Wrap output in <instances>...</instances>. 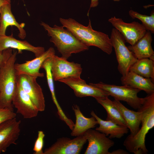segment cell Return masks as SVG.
Here are the masks:
<instances>
[{
	"instance_id": "cell-8",
	"label": "cell",
	"mask_w": 154,
	"mask_h": 154,
	"mask_svg": "<svg viewBox=\"0 0 154 154\" xmlns=\"http://www.w3.org/2000/svg\"><path fill=\"white\" fill-rule=\"evenodd\" d=\"M108 21L121 34L125 41L131 45L142 38L147 31L142 24L136 21L126 23L121 19L115 16L111 17Z\"/></svg>"
},
{
	"instance_id": "cell-21",
	"label": "cell",
	"mask_w": 154,
	"mask_h": 154,
	"mask_svg": "<svg viewBox=\"0 0 154 154\" xmlns=\"http://www.w3.org/2000/svg\"><path fill=\"white\" fill-rule=\"evenodd\" d=\"M90 114L99 125L95 130L105 134L106 136L109 135L110 138H120L128 133L129 129L127 127L119 125L110 120H103L93 111L91 112Z\"/></svg>"
},
{
	"instance_id": "cell-20",
	"label": "cell",
	"mask_w": 154,
	"mask_h": 154,
	"mask_svg": "<svg viewBox=\"0 0 154 154\" xmlns=\"http://www.w3.org/2000/svg\"><path fill=\"white\" fill-rule=\"evenodd\" d=\"M114 104L119 111L126 125L129 130L130 135L134 136L137 132L141 124V112L130 110L127 108L120 101L114 99Z\"/></svg>"
},
{
	"instance_id": "cell-2",
	"label": "cell",
	"mask_w": 154,
	"mask_h": 154,
	"mask_svg": "<svg viewBox=\"0 0 154 154\" xmlns=\"http://www.w3.org/2000/svg\"><path fill=\"white\" fill-rule=\"evenodd\" d=\"M59 20L64 27L84 44L88 47H96L109 55L112 53L113 47L110 38L106 34L93 30L90 19L87 26L71 18L65 19L60 18Z\"/></svg>"
},
{
	"instance_id": "cell-5",
	"label": "cell",
	"mask_w": 154,
	"mask_h": 154,
	"mask_svg": "<svg viewBox=\"0 0 154 154\" xmlns=\"http://www.w3.org/2000/svg\"><path fill=\"white\" fill-rule=\"evenodd\" d=\"M89 84L108 92L110 96L114 97V99L126 102L135 110L139 109L143 104L145 100V98H139L137 96L140 90L128 86H117L102 82Z\"/></svg>"
},
{
	"instance_id": "cell-30",
	"label": "cell",
	"mask_w": 154,
	"mask_h": 154,
	"mask_svg": "<svg viewBox=\"0 0 154 154\" xmlns=\"http://www.w3.org/2000/svg\"><path fill=\"white\" fill-rule=\"evenodd\" d=\"M115 1H119L121 0H113ZM99 0H91V3L90 9L91 8L95 7H97L99 4ZM89 9V10H90Z\"/></svg>"
},
{
	"instance_id": "cell-10",
	"label": "cell",
	"mask_w": 154,
	"mask_h": 154,
	"mask_svg": "<svg viewBox=\"0 0 154 154\" xmlns=\"http://www.w3.org/2000/svg\"><path fill=\"white\" fill-rule=\"evenodd\" d=\"M87 140L83 135L73 139L62 137L46 149L43 154H78Z\"/></svg>"
},
{
	"instance_id": "cell-12",
	"label": "cell",
	"mask_w": 154,
	"mask_h": 154,
	"mask_svg": "<svg viewBox=\"0 0 154 154\" xmlns=\"http://www.w3.org/2000/svg\"><path fill=\"white\" fill-rule=\"evenodd\" d=\"M58 81L67 84L71 88L77 97L91 96L94 98H102L108 97L110 96L106 91L87 84L80 77H68L61 79Z\"/></svg>"
},
{
	"instance_id": "cell-13",
	"label": "cell",
	"mask_w": 154,
	"mask_h": 154,
	"mask_svg": "<svg viewBox=\"0 0 154 154\" xmlns=\"http://www.w3.org/2000/svg\"><path fill=\"white\" fill-rule=\"evenodd\" d=\"M21 123L15 117L0 124V154L5 152L11 145L16 144L20 133Z\"/></svg>"
},
{
	"instance_id": "cell-26",
	"label": "cell",
	"mask_w": 154,
	"mask_h": 154,
	"mask_svg": "<svg viewBox=\"0 0 154 154\" xmlns=\"http://www.w3.org/2000/svg\"><path fill=\"white\" fill-rule=\"evenodd\" d=\"M129 16L133 19L137 18L142 22V24L147 30L151 33H154V13L153 11L150 15H147L140 14L133 10L129 12Z\"/></svg>"
},
{
	"instance_id": "cell-1",
	"label": "cell",
	"mask_w": 154,
	"mask_h": 154,
	"mask_svg": "<svg viewBox=\"0 0 154 154\" xmlns=\"http://www.w3.org/2000/svg\"><path fill=\"white\" fill-rule=\"evenodd\" d=\"M137 110L141 112V126L135 135H129L123 145L130 152L146 154L148 151L145 145V138L149 130L154 127V93L145 97L143 104Z\"/></svg>"
},
{
	"instance_id": "cell-16",
	"label": "cell",
	"mask_w": 154,
	"mask_h": 154,
	"mask_svg": "<svg viewBox=\"0 0 154 154\" xmlns=\"http://www.w3.org/2000/svg\"><path fill=\"white\" fill-rule=\"evenodd\" d=\"M9 48L17 50L19 54H21L24 50L30 51L35 54L36 57L40 56L45 51L43 47L35 46L26 41L16 39L12 34L9 36L0 35V51Z\"/></svg>"
},
{
	"instance_id": "cell-27",
	"label": "cell",
	"mask_w": 154,
	"mask_h": 154,
	"mask_svg": "<svg viewBox=\"0 0 154 154\" xmlns=\"http://www.w3.org/2000/svg\"><path fill=\"white\" fill-rule=\"evenodd\" d=\"M45 136V135L43 131H38L37 137L33 149L34 154H43L42 149Z\"/></svg>"
},
{
	"instance_id": "cell-6",
	"label": "cell",
	"mask_w": 154,
	"mask_h": 154,
	"mask_svg": "<svg viewBox=\"0 0 154 154\" xmlns=\"http://www.w3.org/2000/svg\"><path fill=\"white\" fill-rule=\"evenodd\" d=\"M110 38L118 64V70L122 76H125L138 59L126 46L121 34L115 28L112 29Z\"/></svg>"
},
{
	"instance_id": "cell-19",
	"label": "cell",
	"mask_w": 154,
	"mask_h": 154,
	"mask_svg": "<svg viewBox=\"0 0 154 154\" xmlns=\"http://www.w3.org/2000/svg\"><path fill=\"white\" fill-rule=\"evenodd\" d=\"M152 40L151 33L147 31L136 43L127 47L137 59L149 58L154 61V51L151 46Z\"/></svg>"
},
{
	"instance_id": "cell-23",
	"label": "cell",
	"mask_w": 154,
	"mask_h": 154,
	"mask_svg": "<svg viewBox=\"0 0 154 154\" xmlns=\"http://www.w3.org/2000/svg\"><path fill=\"white\" fill-rule=\"evenodd\" d=\"M95 98L106 110L107 113L106 120H110L119 125L127 127L125 122L119 111L113 101L109 99L108 97Z\"/></svg>"
},
{
	"instance_id": "cell-17",
	"label": "cell",
	"mask_w": 154,
	"mask_h": 154,
	"mask_svg": "<svg viewBox=\"0 0 154 154\" xmlns=\"http://www.w3.org/2000/svg\"><path fill=\"white\" fill-rule=\"evenodd\" d=\"M24 23H19L17 22L11 11V3L5 4L0 8V35H5L7 27L9 26H14L18 29V37L24 39L26 33L23 28Z\"/></svg>"
},
{
	"instance_id": "cell-28",
	"label": "cell",
	"mask_w": 154,
	"mask_h": 154,
	"mask_svg": "<svg viewBox=\"0 0 154 154\" xmlns=\"http://www.w3.org/2000/svg\"><path fill=\"white\" fill-rule=\"evenodd\" d=\"M16 114L14 112L6 108H0V124L9 119L16 117Z\"/></svg>"
},
{
	"instance_id": "cell-18",
	"label": "cell",
	"mask_w": 154,
	"mask_h": 154,
	"mask_svg": "<svg viewBox=\"0 0 154 154\" xmlns=\"http://www.w3.org/2000/svg\"><path fill=\"white\" fill-rule=\"evenodd\" d=\"M120 80L123 85L145 91L147 94L154 93V84L150 78L144 77L134 72L129 71Z\"/></svg>"
},
{
	"instance_id": "cell-24",
	"label": "cell",
	"mask_w": 154,
	"mask_h": 154,
	"mask_svg": "<svg viewBox=\"0 0 154 154\" xmlns=\"http://www.w3.org/2000/svg\"><path fill=\"white\" fill-rule=\"evenodd\" d=\"M129 71L144 77L150 78L154 82V61L150 59H138L130 67Z\"/></svg>"
},
{
	"instance_id": "cell-29",
	"label": "cell",
	"mask_w": 154,
	"mask_h": 154,
	"mask_svg": "<svg viewBox=\"0 0 154 154\" xmlns=\"http://www.w3.org/2000/svg\"><path fill=\"white\" fill-rule=\"evenodd\" d=\"M12 53V50L11 48L4 50L2 52L0 51V66L11 56Z\"/></svg>"
},
{
	"instance_id": "cell-4",
	"label": "cell",
	"mask_w": 154,
	"mask_h": 154,
	"mask_svg": "<svg viewBox=\"0 0 154 154\" xmlns=\"http://www.w3.org/2000/svg\"><path fill=\"white\" fill-rule=\"evenodd\" d=\"M17 52L14 51L11 56L0 66V108L12 110V100L17 87V76L15 65Z\"/></svg>"
},
{
	"instance_id": "cell-32",
	"label": "cell",
	"mask_w": 154,
	"mask_h": 154,
	"mask_svg": "<svg viewBox=\"0 0 154 154\" xmlns=\"http://www.w3.org/2000/svg\"><path fill=\"white\" fill-rule=\"evenodd\" d=\"M11 0H0V8L3 5L11 3Z\"/></svg>"
},
{
	"instance_id": "cell-7",
	"label": "cell",
	"mask_w": 154,
	"mask_h": 154,
	"mask_svg": "<svg viewBox=\"0 0 154 154\" xmlns=\"http://www.w3.org/2000/svg\"><path fill=\"white\" fill-rule=\"evenodd\" d=\"M37 78L22 74L17 76V82L29 96L39 112H42L45 109V100L42 89L37 81Z\"/></svg>"
},
{
	"instance_id": "cell-11",
	"label": "cell",
	"mask_w": 154,
	"mask_h": 154,
	"mask_svg": "<svg viewBox=\"0 0 154 154\" xmlns=\"http://www.w3.org/2000/svg\"><path fill=\"white\" fill-rule=\"evenodd\" d=\"M83 135L88 141L84 154H111L109 150L114 145V142L105 134L90 129Z\"/></svg>"
},
{
	"instance_id": "cell-3",
	"label": "cell",
	"mask_w": 154,
	"mask_h": 154,
	"mask_svg": "<svg viewBox=\"0 0 154 154\" xmlns=\"http://www.w3.org/2000/svg\"><path fill=\"white\" fill-rule=\"evenodd\" d=\"M40 24L47 31L48 35L51 37L50 41L54 44L63 58L67 60L72 54L89 49V47L81 42L63 26L55 25L51 27L43 22Z\"/></svg>"
},
{
	"instance_id": "cell-14",
	"label": "cell",
	"mask_w": 154,
	"mask_h": 154,
	"mask_svg": "<svg viewBox=\"0 0 154 154\" xmlns=\"http://www.w3.org/2000/svg\"><path fill=\"white\" fill-rule=\"evenodd\" d=\"M55 55L54 49L50 47L41 55L31 60L23 63H15V68L17 75L25 74L37 78L43 77L44 74L40 72V69L45 60Z\"/></svg>"
},
{
	"instance_id": "cell-15",
	"label": "cell",
	"mask_w": 154,
	"mask_h": 154,
	"mask_svg": "<svg viewBox=\"0 0 154 154\" xmlns=\"http://www.w3.org/2000/svg\"><path fill=\"white\" fill-rule=\"evenodd\" d=\"M16 90L12 100V104L17 113L25 119L36 117L39 112L29 96L17 83Z\"/></svg>"
},
{
	"instance_id": "cell-22",
	"label": "cell",
	"mask_w": 154,
	"mask_h": 154,
	"mask_svg": "<svg viewBox=\"0 0 154 154\" xmlns=\"http://www.w3.org/2000/svg\"><path fill=\"white\" fill-rule=\"evenodd\" d=\"M72 108L75 113L76 121L71 133L72 136L76 137L83 135L87 130L95 127L98 124L97 121L94 117L90 118L85 117L77 105L74 104Z\"/></svg>"
},
{
	"instance_id": "cell-31",
	"label": "cell",
	"mask_w": 154,
	"mask_h": 154,
	"mask_svg": "<svg viewBox=\"0 0 154 154\" xmlns=\"http://www.w3.org/2000/svg\"><path fill=\"white\" fill-rule=\"evenodd\" d=\"M110 153L111 154H127L128 153L126 151L121 149H118Z\"/></svg>"
},
{
	"instance_id": "cell-9",
	"label": "cell",
	"mask_w": 154,
	"mask_h": 154,
	"mask_svg": "<svg viewBox=\"0 0 154 154\" xmlns=\"http://www.w3.org/2000/svg\"><path fill=\"white\" fill-rule=\"evenodd\" d=\"M51 70L53 80L70 77H80L82 68L80 64L70 62L55 55L51 57Z\"/></svg>"
},
{
	"instance_id": "cell-25",
	"label": "cell",
	"mask_w": 154,
	"mask_h": 154,
	"mask_svg": "<svg viewBox=\"0 0 154 154\" xmlns=\"http://www.w3.org/2000/svg\"><path fill=\"white\" fill-rule=\"evenodd\" d=\"M51 57L47 59L43 63L41 68L44 69L46 72L47 82L50 90L52 99L57 109V113L60 118L65 117L66 115L60 106L56 98L54 80L51 70Z\"/></svg>"
}]
</instances>
